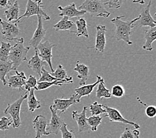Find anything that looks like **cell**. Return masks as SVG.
<instances>
[{
  "mask_svg": "<svg viewBox=\"0 0 156 138\" xmlns=\"http://www.w3.org/2000/svg\"><path fill=\"white\" fill-rule=\"evenodd\" d=\"M125 16H120L111 19V22L116 27L114 37L117 41H124L128 45L132 44V42L129 39V37L133 33L132 29L134 27V23L139 19V17L133 19L132 21H123Z\"/></svg>",
  "mask_w": 156,
  "mask_h": 138,
  "instance_id": "1",
  "label": "cell"
},
{
  "mask_svg": "<svg viewBox=\"0 0 156 138\" xmlns=\"http://www.w3.org/2000/svg\"><path fill=\"white\" fill-rule=\"evenodd\" d=\"M16 41V43L11 47L8 57L9 61L12 64V70L15 71L17 70L22 63L27 60V55L30 49L29 47L24 46L23 37L17 38Z\"/></svg>",
  "mask_w": 156,
  "mask_h": 138,
  "instance_id": "2",
  "label": "cell"
},
{
  "mask_svg": "<svg viewBox=\"0 0 156 138\" xmlns=\"http://www.w3.org/2000/svg\"><path fill=\"white\" fill-rule=\"evenodd\" d=\"M105 0H85L78 9L85 11L92 17L108 18L110 16V13L105 8Z\"/></svg>",
  "mask_w": 156,
  "mask_h": 138,
  "instance_id": "3",
  "label": "cell"
},
{
  "mask_svg": "<svg viewBox=\"0 0 156 138\" xmlns=\"http://www.w3.org/2000/svg\"><path fill=\"white\" fill-rule=\"evenodd\" d=\"M33 16L42 17L45 21L51 19L50 16H48L45 11L43 9L42 0H27L25 12L18 18L17 23L22 22V19L24 18H28Z\"/></svg>",
  "mask_w": 156,
  "mask_h": 138,
  "instance_id": "4",
  "label": "cell"
},
{
  "mask_svg": "<svg viewBox=\"0 0 156 138\" xmlns=\"http://www.w3.org/2000/svg\"><path fill=\"white\" fill-rule=\"evenodd\" d=\"M28 92H26L23 96H21L19 98L12 104H9L4 110L5 114H9L12 118V126L13 128H20L21 125L20 118V111L21 105L25 100L27 99Z\"/></svg>",
  "mask_w": 156,
  "mask_h": 138,
  "instance_id": "5",
  "label": "cell"
},
{
  "mask_svg": "<svg viewBox=\"0 0 156 138\" xmlns=\"http://www.w3.org/2000/svg\"><path fill=\"white\" fill-rule=\"evenodd\" d=\"M0 25H2V34L7 41H16L21 35V30L17 23L7 22L0 18Z\"/></svg>",
  "mask_w": 156,
  "mask_h": 138,
  "instance_id": "6",
  "label": "cell"
},
{
  "mask_svg": "<svg viewBox=\"0 0 156 138\" xmlns=\"http://www.w3.org/2000/svg\"><path fill=\"white\" fill-rule=\"evenodd\" d=\"M57 44L52 43L49 42V41H46L41 43L37 47V51L38 52V55L39 57L41 58V60L44 62H47L48 66L50 67L52 73L54 72V69L53 68V65H52L51 58L53 57V55H52V50L53 48L56 47Z\"/></svg>",
  "mask_w": 156,
  "mask_h": 138,
  "instance_id": "7",
  "label": "cell"
},
{
  "mask_svg": "<svg viewBox=\"0 0 156 138\" xmlns=\"http://www.w3.org/2000/svg\"><path fill=\"white\" fill-rule=\"evenodd\" d=\"M151 4V0H149L148 4L145 6L142 9L139 16V19L136 23V25L133 24L134 27H150V28L154 27L156 26L155 21L152 17L150 14V7Z\"/></svg>",
  "mask_w": 156,
  "mask_h": 138,
  "instance_id": "8",
  "label": "cell"
},
{
  "mask_svg": "<svg viewBox=\"0 0 156 138\" xmlns=\"http://www.w3.org/2000/svg\"><path fill=\"white\" fill-rule=\"evenodd\" d=\"M103 108L106 110V115L105 117L109 118V120L111 122H119L123 123L125 124H129L132 126L133 128H135L136 129H139L140 128V125L135 122H130L128 120H126L121 114L120 111L118 110L116 108H111L106 105H103Z\"/></svg>",
  "mask_w": 156,
  "mask_h": 138,
  "instance_id": "9",
  "label": "cell"
},
{
  "mask_svg": "<svg viewBox=\"0 0 156 138\" xmlns=\"http://www.w3.org/2000/svg\"><path fill=\"white\" fill-rule=\"evenodd\" d=\"M49 109L51 111V119L50 122L48 123L46 128V132L47 136L50 135V134L57 135L59 131H60L61 127L65 122L57 114V111H55L51 106L49 107Z\"/></svg>",
  "mask_w": 156,
  "mask_h": 138,
  "instance_id": "10",
  "label": "cell"
},
{
  "mask_svg": "<svg viewBox=\"0 0 156 138\" xmlns=\"http://www.w3.org/2000/svg\"><path fill=\"white\" fill-rule=\"evenodd\" d=\"M38 23L37 26V29L33 34L32 38L29 41V46L33 47L34 49L36 50L37 47L42 42L46 35V29L43 27V19L42 17L37 16Z\"/></svg>",
  "mask_w": 156,
  "mask_h": 138,
  "instance_id": "11",
  "label": "cell"
},
{
  "mask_svg": "<svg viewBox=\"0 0 156 138\" xmlns=\"http://www.w3.org/2000/svg\"><path fill=\"white\" fill-rule=\"evenodd\" d=\"M87 106H84L83 109L80 113H78L77 111H73L72 112V118L75 120L78 125V132H85L90 130V126L87 123Z\"/></svg>",
  "mask_w": 156,
  "mask_h": 138,
  "instance_id": "12",
  "label": "cell"
},
{
  "mask_svg": "<svg viewBox=\"0 0 156 138\" xmlns=\"http://www.w3.org/2000/svg\"><path fill=\"white\" fill-rule=\"evenodd\" d=\"M96 42L95 45L93 47L94 48L96 51L99 52L100 53H105V46L106 43V32L107 31V29L105 25H99L96 27Z\"/></svg>",
  "mask_w": 156,
  "mask_h": 138,
  "instance_id": "13",
  "label": "cell"
},
{
  "mask_svg": "<svg viewBox=\"0 0 156 138\" xmlns=\"http://www.w3.org/2000/svg\"><path fill=\"white\" fill-rule=\"evenodd\" d=\"M76 97L75 94H73L68 99L60 98V99H55L53 105L51 106L53 108L55 111H59L60 114L64 113L69 108L74 104H77Z\"/></svg>",
  "mask_w": 156,
  "mask_h": 138,
  "instance_id": "14",
  "label": "cell"
},
{
  "mask_svg": "<svg viewBox=\"0 0 156 138\" xmlns=\"http://www.w3.org/2000/svg\"><path fill=\"white\" fill-rule=\"evenodd\" d=\"M27 80L25 74L23 72L19 73L16 70V74L12 76L7 75V84L9 87L13 89H18L20 91L23 90V87L25 84Z\"/></svg>",
  "mask_w": 156,
  "mask_h": 138,
  "instance_id": "15",
  "label": "cell"
},
{
  "mask_svg": "<svg viewBox=\"0 0 156 138\" xmlns=\"http://www.w3.org/2000/svg\"><path fill=\"white\" fill-rule=\"evenodd\" d=\"M49 120L42 115H37L33 121V126L35 131V138H41L42 136H47L46 128Z\"/></svg>",
  "mask_w": 156,
  "mask_h": 138,
  "instance_id": "16",
  "label": "cell"
},
{
  "mask_svg": "<svg viewBox=\"0 0 156 138\" xmlns=\"http://www.w3.org/2000/svg\"><path fill=\"white\" fill-rule=\"evenodd\" d=\"M58 9L61 12L59 13V16L67 17L68 18L80 17L87 13L85 11L78 9L75 3H72L71 4L66 5L65 7L58 6Z\"/></svg>",
  "mask_w": 156,
  "mask_h": 138,
  "instance_id": "17",
  "label": "cell"
},
{
  "mask_svg": "<svg viewBox=\"0 0 156 138\" xmlns=\"http://www.w3.org/2000/svg\"><path fill=\"white\" fill-rule=\"evenodd\" d=\"M96 78H97V80H96V81L94 83L91 84L81 86V87H78L75 89V94L76 95L78 103H79L80 102V99L82 97L90 96L92 94V92H93V90L96 86L98 85L100 82L103 80V78L101 77V76L100 75L96 76Z\"/></svg>",
  "mask_w": 156,
  "mask_h": 138,
  "instance_id": "18",
  "label": "cell"
},
{
  "mask_svg": "<svg viewBox=\"0 0 156 138\" xmlns=\"http://www.w3.org/2000/svg\"><path fill=\"white\" fill-rule=\"evenodd\" d=\"M44 66H47L45 62L41 60L38 55V52L37 50H35V55L28 61L27 66L29 69H31L33 72L37 74L39 78L41 74V70Z\"/></svg>",
  "mask_w": 156,
  "mask_h": 138,
  "instance_id": "19",
  "label": "cell"
},
{
  "mask_svg": "<svg viewBox=\"0 0 156 138\" xmlns=\"http://www.w3.org/2000/svg\"><path fill=\"white\" fill-rule=\"evenodd\" d=\"M20 5L19 3H18V2L17 1H16V2L12 5L7 7L4 12V15L7 18V22L17 23L18 18L20 17Z\"/></svg>",
  "mask_w": 156,
  "mask_h": 138,
  "instance_id": "20",
  "label": "cell"
},
{
  "mask_svg": "<svg viewBox=\"0 0 156 138\" xmlns=\"http://www.w3.org/2000/svg\"><path fill=\"white\" fill-rule=\"evenodd\" d=\"M74 70L78 74V78L80 79L79 85L84 86L86 85V83L89 77V68L88 66L84 64H80L78 61L76 64V66Z\"/></svg>",
  "mask_w": 156,
  "mask_h": 138,
  "instance_id": "21",
  "label": "cell"
},
{
  "mask_svg": "<svg viewBox=\"0 0 156 138\" xmlns=\"http://www.w3.org/2000/svg\"><path fill=\"white\" fill-rule=\"evenodd\" d=\"M144 38L146 39V43H144L142 48L146 51H151L153 50L152 43L156 39V27L150 28L149 29L145 31Z\"/></svg>",
  "mask_w": 156,
  "mask_h": 138,
  "instance_id": "22",
  "label": "cell"
},
{
  "mask_svg": "<svg viewBox=\"0 0 156 138\" xmlns=\"http://www.w3.org/2000/svg\"><path fill=\"white\" fill-rule=\"evenodd\" d=\"M75 25L76 26V30L70 31V32L75 34L78 37L83 36L86 37V38H88L89 35L86 19H85L84 18L80 17L76 21Z\"/></svg>",
  "mask_w": 156,
  "mask_h": 138,
  "instance_id": "23",
  "label": "cell"
},
{
  "mask_svg": "<svg viewBox=\"0 0 156 138\" xmlns=\"http://www.w3.org/2000/svg\"><path fill=\"white\" fill-rule=\"evenodd\" d=\"M27 105L29 110L33 112L35 110H38L41 107V104L39 100L36 98L35 96V89L31 88L27 96Z\"/></svg>",
  "mask_w": 156,
  "mask_h": 138,
  "instance_id": "24",
  "label": "cell"
},
{
  "mask_svg": "<svg viewBox=\"0 0 156 138\" xmlns=\"http://www.w3.org/2000/svg\"><path fill=\"white\" fill-rule=\"evenodd\" d=\"M73 78L69 80H56L53 82H51V83H44V82H42V83H38L37 84V87L35 88V90L39 91V90H44L46 89L49 88L53 86H62L64 84H70L73 83Z\"/></svg>",
  "mask_w": 156,
  "mask_h": 138,
  "instance_id": "25",
  "label": "cell"
},
{
  "mask_svg": "<svg viewBox=\"0 0 156 138\" xmlns=\"http://www.w3.org/2000/svg\"><path fill=\"white\" fill-rule=\"evenodd\" d=\"M74 22L70 21L67 17H62L61 19L59 21L57 24L53 25V27L56 32L59 31H67L70 30L72 27H73Z\"/></svg>",
  "mask_w": 156,
  "mask_h": 138,
  "instance_id": "26",
  "label": "cell"
},
{
  "mask_svg": "<svg viewBox=\"0 0 156 138\" xmlns=\"http://www.w3.org/2000/svg\"><path fill=\"white\" fill-rule=\"evenodd\" d=\"M12 70V64L9 61L2 62L0 61V80L3 85H7V80H5L6 75Z\"/></svg>",
  "mask_w": 156,
  "mask_h": 138,
  "instance_id": "27",
  "label": "cell"
},
{
  "mask_svg": "<svg viewBox=\"0 0 156 138\" xmlns=\"http://www.w3.org/2000/svg\"><path fill=\"white\" fill-rule=\"evenodd\" d=\"M96 95L99 100H101L102 98H110L112 96L110 90H108L105 87V80H104V79L98 84L97 90H96Z\"/></svg>",
  "mask_w": 156,
  "mask_h": 138,
  "instance_id": "28",
  "label": "cell"
},
{
  "mask_svg": "<svg viewBox=\"0 0 156 138\" xmlns=\"http://www.w3.org/2000/svg\"><path fill=\"white\" fill-rule=\"evenodd\" d=\"M12 45L9 43L1 41L0 44V61L5 62L8 61L9 53Z\"/></svg>",
  "mask_w": 156,
  "mask_h": 138,
  "instance_id": "29",
  "label": "cell"
},
{
  "mask_svg": "<svg viewBox=\"0 0 156 138\" xmlns=\"http://www.w3.org/2000/svg\"><path fill=\"white\" fill-rule=\"evenodd\" d=\"M51 75L57 78V79L58 80H69L73 78L72 76H67V73H66V71L65 70V68L63 67L61 65H59L57 69L54 70L53 73H50Z\"/></svg>",
  "mask_w": 156,
  "mask_h": 138,
  "instance_id": "30",
  "label": "cell"
},
{
  "mask_svg": "<svg viewBox=\"0 0 156 138\" xmlns=\"http://www.w3.org/2000/svg\"><path fill=\"white\" fill-rule=\"evenodd\" d=\"M102 117L100 115H92V116L87 118V123L90 126V130L92 132H96L98 129V127L102 123Z\"/></svg>",
  "mask_w": 156,
  "mask_h": 138,
  "instance_id": "31",
  "label": "cell"
},
{
  "mask_svg": "<svg viewBox=\"0 0 156 138\" xmlns=\"http://www.w3.org/2000/svg\"><path fill=\"white\" fill-rule=\"evenodd\" d=\"M89 110L92 115H100L106 113V110L103 108V104H100L97 102H94L90 105Z\"/></svg>",
  "mask_w": 156,
  "mask_h": 138,
  "instance_id": "32",
  "label": "cell"
},
{
  "mask_svg": "<svg viewBox=\"0 0 156 138\" xmlns=\"http://www.w3.org/2000/svg\"><path fill=\"white\" fill-rule=\"evenodd\" d=\"M140 133L137 129L132 130L129 128H126L119 138H140Z\"/></svg>",
  "mask_w": 156,
  "mask_h": 138,
  "instance_id": "33",
  "label": "cell"
},
{
  "mask_svg": "<svg viewBox=\"0 0 156 138\" xmlns=\"http://www.w3.org/2000/svg\"><path fill=\"white\" fill-rule=\"evenodd\" d=\"M126 0H105V4L107 5L110 9H117L120 8Z\"/></svg>",
  "mask_w": 156,
  "mask_h": 138,
  "instance_id": "34",
  "label": "cell"
},
{
  "mask_svg": "<svg viewBox=\"0 0 156 138\" xmlns=\"http://www.w3.org/2000/svg\"><path fill=\"white\" fill-rule=\"evenodd\" d=\"M37 83L38 82H37V78L35 76L30 75L29 76L28 79L26 80L25 84L24 86L25 89L27 90V92H29V90H30L31 88H34L35 90V88Z\"/></svg>",
  "mask_w": 156,
  "mask_h": 138,
  "instance_id": "35",
  "label": "cell"
},
{
  "mask_svg": "<svg viewBox=\"0 0 156 138\" xmlns=\"http://www.w3.org/2000/svg\"><path fill=\"white\" fill-rule=\"evenodd\" d=\"M60 131L62 133V138H76L73 130H68L67 125L64 123L61 127Z\"/></svg>",
  "mask_w": 156,
  "mask_h": 138,
  "instance_id": "36",
  "label": "cell"
},
{
  "mask_svg": "<svg viewBox=\"0 0 156 138\" xmlns=\"http://www.w3.org/2000/svg\"><path fill=\"white\" fill-rule=\"evenodd\" d=\"M111 94L116 97V98H122L125 94V90L122 86L120 84H116L112 88Z\"/></svg>",
  "mask_w": 156,
  "mask_h": 138,
  "instance_id": "37",
  "label": "cell"
},
{
  "mask_svg": "<svg viewBox=\"0 0 156 138\" xmlns=\"http://www.w3.org/2000/svg\"><path fill=\"white\" fill-rule=\"evenodd\" d=\"M12 126V120L7 117H2L0 119V130L5 131L9 129V127Z\"/></svg>",
  "mask_w": 156,
  "mask_h": 138,
  "instance_id": "38",
  "label": "cell"
},
{
  "mask_svg": "<svg viewBox=\"0 0 156 138\" xmlns=\"http://www.w3.org/2000/svg\"><path fill=\"white\" fill-rule=\"evenodd\" d=\"M146 114L147 117L154 118L156 115V108L154 106H148L146 109Z\"/></svg>",
  "mask_w": 156,
  "mask_h": 138,
  "instance_id": "39",
  "label": "cell"
},
{
  "mask_svg": "<svg viewBox=\"0 0 156 138\" xmlns=\"http://www.w3.org/2000/svg\"><path fill=\"white\" fill-rule=\"evenodd\" d=\"M9 6V0H0V9H3Z\"/></svg>",
  "mask_w": 156,
  "mask_h": 138,
  "instance_id": "40",
  "label": "cell"
},
{
  "mask_svg": "<svg viewBox=\"0 0 156 138\" xmlns=\"http://www.w3.org/2000/svg\"><path fill=\"white\" fill-rule=\"evenodd\" d=\"M132 3H140V4L144 5V4H145V1L144 0H133Z\"/></svg>",
  "mask_w": 156,
  "mask_h": 138,
  "instance_id": "41",
  "label": "cell"
},
{
  "mask_svg": "<svg viewBox=\"0 0 156 138\" xmlns=\"http://www.w3.org/2000/svg\"><path fill=\"white\" fill-rule=\"evenodd\" d=\"M16 2V0H9V6L12 5Z\"/></svg>",
  "mask_w": 156,
  "mask_h": 138,
  "instance_id": "42",
  "label": "cell"
},
{
  "mask_svg": "<svg viewBox=\"0 0 156 138\" xmlns=\"http://www.w3.org/2000/svg\"><path fill=\"white\" fill-rule=\"evenodd\" d=\"M1 41H1V39H0V44H1Z\"/></svg>",
  "mask_w": 156,
  "mask_h": 138,
  "instance_id": "43",
  "label": "cell"
}]
</instances>
